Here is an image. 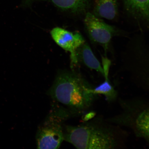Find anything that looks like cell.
<instances>
[{
	"label": "cell",
	"instance_id": "3",
	"mask_svg": "<svg viewBox=\"0 0 149 149\" xmlns=\"http://www.w3.org/2000/svg\"><path fill=\"white\" fill-rule=\"evenodd\" d=\"M122 111L116 116L107 120L115 125L132 130L137 137L149 142V109L146 102L141 99L121 101Z\"/></svg>",
	"mask_w": 149,
	"mask_h": 149
},
{
	"label": "cell",
	"instance_id": "1",
	"mask_svg": "<svg viewBox=\"0 0 149 149\" xmlns=\"http://www.w3.org/2000/svg\"><path fill=\"white\" fill-rule=\"evenodd\" d=\"M127 135L120 126L100 118L77 126H66L64 130V140L78 149L124 148Z\"/></svg>",
	"mask_w": 149,
	"mask_h": 149
},
{
	"label": "cell",
	"instance_id": "5",
	"mask_svg": "<svg viewBox=\"0 0 149 149\" xmlns=\"http://www.w3.org/2000/svg\"><path fill=\"white\" fill-rule=\"evenodd\" d=\"M85 14L84 23L89 38L93 42L102 46L106 53L112 38L118 30L114 26L106 23L92 13L87 12Z\"/></svg>",
	"mask_w": 149,
	"mask_h": 149
},
{
	"label": "cell",
	"instance_id": "7",
	"mask_svg": "<svg viewBox=\"0 0 149 149\" xmlns=\"http://www.w3.org/2000/svg\"><path fill=\"white\" fill-rule=\"evenodd\" d=\"M40 0H23L24 5H30L33 2ZM51 2L61 10L75 14H86L94 0H41Z\"/></svg>",
	"mask_w": 149,
	"mask_h": 149
},
{
	"label": "cell",
	"instance_id": "11",
	"mask_svg": "<svg viewBox=\"0 0 149 149\" xmlns=\"http://www.w3.org/2000/svg\"><path fill=\"white\" fill-rule=\"evenodd\" d=\"M93 92L98 95L101 94L105 97L107 101H115L117 97V91L110 83L109 79H105V81L93 89Z\"/></svg>",
	"mask_w": 149,
	"mask_h": 149
},
{
	"label": "cell",
	"instance_id": "8",
	"mask_svg": "<svg viewBox=\"0 0 149 149\" xmlns=\"http://www.w3.org/2000/svg\"><path fill=\"white\" fill-rule=\"evenodd\" d=\"M93 14L100 18L114 19L118 14V0H94Z\"/></svg>",
	"mask_w": 149,
	"mask_h": 149
},
{
	"label": "cell",
	"instance_id": "9",
	"mask_svg": "<svg viewBox=\"0 0 149 149\" xmlns=\"http://www.w3.org/2000/svg\"><path fill=\"white\" fill-rule=\"evenodd\" d=\"M127 13L137 19L148 21L149 0H123Z\"/></svg>",
	"mask_w": 149,
	"mask_h": 149
},
{
	"label": "cell",
	"instance_id": "2",
	"mask_svg": "<svg viewBox=\"0 0 149 149\" xmlns=\"http://www.w3.org/2000/svg\"><path fill=\"white\" fill-rule=\"evenodd\" d=\"M94 87L80 74L74 72H61L57 74L47 94L68 107L72 112L81 114L88 110L97 95Z\"/></svg>",
	"mask_w": 149,
	"mask_h": 149
},
{
	"label": "cell",
	"instance_id": "10",
	"mask_svg": "<svg viewBox=\"0 0 149 149\" xmlns=\"http://www.w3.org/2000/svg\"><path fill=\"white\" fill-rule=\"evenodd\" d=\"M77 57L78 61H81L87 68L94 70L104 76L102 65L96 58L87 43L85 42L78 48Z\"/></svg>",
	"mask_w": 149,
	"mask_h": 149
},
{
	"label": "cell",
	"instance_id": "12",
	"mask_svg": "<svg viewBox=\"0 0 149 149\" xmlns=\"http://www.w3.org/2000/svg\"><path fill=\"white\" fill-rule=\"evenodd\" d=\"M102 66L103 68L104 76L105 79H109V75L110 68L111 65V61L106 57H102Z\"/></svg>",
	"mask_w": 149,
	"mask_h": 149
},
{
	"label": "cell",
	"instance_id": "13",
	"mask_svg": "<svg viewBox=\"0 0 149 149\" xmlns=\"http://www.w3.org/2000/svg\"><path fill=\"white\" fill-rule=\"evenodd\" d=\"M95 115V113L94 112H89L87 113L86 114H85V116H84L83 120L84 121H85H85L89 120L94 118Z\"/></svg>",
	"mask_w": 149,
	"mask_h": 149
},
{
	"label": "cell",
	"instance_id": "4",
	"mask_svg": "<svg viewBox=\"0 0 149 149\" xmlns=\"http://www.w3.org/2000/svg\"><path fill=\"white\" fill-rule=\"evenodd\" d=\"M70 116L68 111L52 113L39 128L36 134V143L38 149H57L64 139L63 120Z\"/></svg>",
	"mask_w": 149,
	"mask_h": 149
},
{
	"label": "cell",
	"instance_id": "6",
	"mask_svg": "<svg viewBox=\"0 0 149 149\" xmlns=\"http://www.w3.org/2000/svg\"><path fill=\"white\" fill-rule=\"evenodd\" d=\"M51 34L58 45L70 52L72 66H73L77 64L78 63L77 50L85 42L81 33H72L62 28L56 27L52 30Z\"/></svg>",
	"mask_w": 149,
	"mask_h": 149
}]
</instances>
